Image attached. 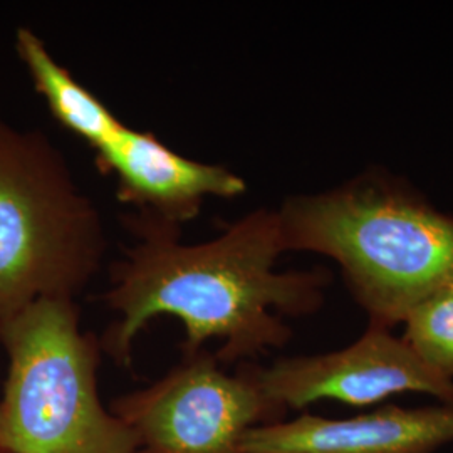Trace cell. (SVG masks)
I'll return each mask as SVG.
<instances>
[{
    "label": "cell",
    "mask_w": 453,
    "mask_h": 453,
    "mask_svg": "<svg viewBox=\"0 0 453 453\" xmlns=\"http://www.w3.org/2000/svg\"><path fill=\"white\" fill-rule=\"evenodd\" d=\"M104 252L101 213L63 153L0 114V331L39 299H74Z\"/></svg>",
    "instance_id": "obj_3"
},
{
    "label": "cell",
    "mask_w": 453,
    "mask_h": 453,
    "mask_svg": "<svg viewBox=\"0 0 453 453\" xmlns=\"http://www.w3.org/2000/svg\"><path fill=\"white\" fill-rule=\"evenodd\" d=\"M9 368L0 452L136 453L130 428L97 395L99 342L82 333L73 297H44L0 331Z\"/></svg>",
    "instance_id": "obj_4"
},
{
    "label": "cell",
    "mask_w": 453,
    "mask_h": 453,
    "mask_svg": "<svg viewBox=\"0 0 453 453\" xmlns=\"http://www.w3.org/2000/svg\"><path fill=\"white\" fill-rule=\"evenodd\" d=\"M403 340L435 372L453 380V288L430 294L406 314Z\"/></svg>",
    "instance_id": "obj_10"
},
{
    "label": "cell",
    "mask_w": 453,
    "mask_h": 453,
    "mask_svg": "<svg viewBox=\"0 0 453 453\" xmlns=\"http://www.w3.org/2000/svg\"><path fill=\"white\" fill-rule=\"evenodd\" d=\"M275 211L284 250L336 260L372 326L393 329L453 279L452 215L383 168L291 195Z\"/></svg>",
    "instance_id": "obj_2"
},
{
    "label": "cell",
    "mask_w": 453,
    "mask_h": 453,
    "mask_svg": "<svg viewBox=\"0 0 453 453\" xmlns=\"http://www.w3.org/2000/svg\"><path fill=\"white\" fill-rule=\"evenodd\" d=\"M453 443V405H387L346 420L303 413L250 428L242 453H434Z\"/></svg>",
    "instance_id": "obj_8"
},
{
    "label": "cell",
    "mask_w": 453,
    "mask_h": 453,
    "mask_svg": "<svg viewBox=\"0 0 453 453\" xmlns=\"http://www.w3.org/2000/svg\"><path fill=\"white\" fill-rule=\"evenodd\" d=\"M125 220L136 243L111 267L104 301L118 319L99 342L119 366H130L133 341L160 316L183 323L185 353L222 340L215 357L230 365L291 340L280 316H308L323 306L327 269L275 271L286 252L275 211L260 207L200 243L181 242L179 228L133 215Z\"/></svg>",
    "instance_id": "obj_1"
},
{
    "label": "cell",
    "mask_w": 453,
    "mask_h": 453,
    "mask_svg": "<svg viewBox=\"0 0 453 453\" xmlns=\"http://www.w3.org/2000/svg\"><path fill=\"white\" fill-rule=\"evenodd\" d=\"M241 366L284 411H299L323 400L374 405L408 391L426 393L453 405V380L430 368L391 329L372 324L359 340L340 351L282 357L271 366Z\"/></svg>",
    "instance_id": "obj_6"
},
{
    "label": "cell",
    "mask_w": 453,
    "mask_h": 453,
    "mask_svg": "<svg viewBox=\"0 0 453 453\" xmlns=\"http://www.w3.org/2000/svg\"><path fill=\"white\" fill-rule=\"evenodd\" d=\"M17 58L24 65L34 89L48 104L52 118L95 151L111 142L123 121L81 82L59 65L46 42L29 27H17Z\"/></svg>",
    "instance_id": "obj_9"
},
{
    "label": "cell",
    "mask_w": 453,
    "mask_h": 453,
    "mask_svg": "<svg viewBox=\"0 0 453 453\" xmlns=\"http://www.w3.org/2000/svg\"><path fill=\"white\" fill-rule=\"evenodd\" d=\"M449 286H452V288H453V279H452V280H450V282H449Z\"/></svg>",
    "instance_id": "obj_11"
},
{
    "label": "cell",
    "mask_w": 453,
    "mask_h": 453,
    "mask_svg": "<svg viewBox=\"0 0 453 453\" xmlns=\"http://www.w3.org/2000/svg\"><path fill=\"white\" fill-rule=\"evenodd\" d=\"M97 170L116 180V196L134 209L133 217L179 228L194 219L207 198H237L245 180L224 165L190 160L151 131L123 125L113 140L95 151Z\"/></svg>",
    "instance_id": "obj_7"
},
{
    "label": "cell",
    "mask_w": 453,
    "mask_h": 453,
    "mask_svg": "<svg viewBox=\"0 0 453 453\" xmlns=\"http://www.w3.org/2000/svg\"><path fill=\"white\" fill-rule=\"evenodd\" d=\"M207 349L185 353L163 378L116 398L111 411L136 441V453H242L250 428L286 417L247 374L222 370Z\"/></svg>",
    "instance_id": "obj_5"
}]
</instances>
